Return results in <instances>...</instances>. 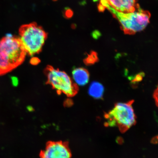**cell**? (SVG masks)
Returning <instances> with one entry per match:
<instances>
[{"instance_id": "obj_1", "label": "cell", "mask_w": 158, "mask_h": 158, "mask_svg": "<svg viewBox=\"0 0 158 158\" xmlns=\"http://www.w3.org/2000/svg\"><path fill=\"white\" fill-rule=\"evenodd\" d=\"M27 53L19 37L8 34L0 40V76L23 62Z\"/></svg>"}, {"instance_id": "obj_2", "label": "cell", "mask_w": 158, "mask_h": 158, "mask_svg": "<svg viewBox=\"0 0 158 158\" xmlns=\"http://www.w3.org/2000/svg\"><path fill=\"white\" fill-rule=\"evenodd\" d=\"M100 4L112 13L119 22L120 27L124 34L132 35L143 30L149 23L151 14L141 7L133 13L118 12L110 7L106 0H102Z\"/></svg>"}, {"instance_id": "obj_3", "label": "cell", "mask_w": 158, "mask_h": 158, "mask_svg": "<svg viewBox=\"0 0 158 158\" xmlns=\"http://www.w3.org/2000/svg\"><path fill=\"white\" fill-rule=\"evenodd\" d=\"M19 33L27 54L33 56L41 52L47 37L42 27L35 23L23 25L20 27Z\"/></svg>"}, {"instance_id": "obj_4", "label": "cell", "mask_w": 158, "mask_h": 158, "mask_svg": "<svg viewBox=\"0 0 158 158\" xmlns=\"http://www.w3.org/2000/svg\"><path fill=\"white\" fill-rule=\"evenodd\" d=\"M134 101L119 102L105 114L106 124L110 126H117L120 132L124 133L135 124L136 116L132 105Z\"/></svg>"}, {"instance_id": "obj_5", "label": "cell", "mask_w": 158, "mask_h": 158, "mask_svg": "<svg viewBox=\"0 0 158 158\" xmlns=\"http://www.w3.org/2000/svg\"><path fill=\"white\" fill-rule=\"evenodd\" d=\"M47 73L48 82L57 92L68 96H73L76 94V85L66 73L49 67Z\"/></svg>"}, {"instance_id": "obj_6", "label": "cell", "mask_w": 158, "mask_h": 158, "mask_svg": "<svg viewBox=\"0 0 158 158\" xmlns=\"http://www.w3.org/2000/svg\"><path fill=\"white\" fill-rule=\"evenodd\" d=\"M40 158H72V153L68 142L49 141L39 154Z\"/></svg>"}, {"instance_id": "obj_7", "label": "cell", "mask_w": 158, "mask_h": 158, "mask_svg": "<svg viewBox=\"0 0 158 158\" xmlns=\"http://www.w3.org/2000/svg\"><path fill=\"white\" fill-rule=\"evenodd\" d=\"M108 5L118 12L133 13L140 7L138 0H106Z\"/></svg>"}, {"instance_id": "obj_8", "label": "cell", "mask_w": 158, "mask_h": 158, "mask_svg": "<svg viewBox=\"0 0 158 158\" xmlns=\"http://www.w3.org/2000/svg\"><path fill=\"white\" fill-rule=\"evenodd\" d=\"M72 81L74 85L80 86L86 85L89 81L88 71L83 68H74L72 72Z\"/></svg>"}, {"instance_id": "obj_9", "label": "cell", "mask_w": 158, "mask_h": 158, "mask_svg": "<svg viewBox=\"0 0 158 158\" xmlns=\"http://www.w3.org/2000/svg\"><path fill=\"white\" fill-rule=\"evenodd\" d=\"M104 88L102 85L98 82L91 83L88 89V94L94 98L98 99L103 96Z\"/></svg>"}, {"instance_id": "obj_10", "label": "cell", "mask_w": 158, "mask_h": 158, "mask_svg": "<svg viewBox=\"0 0 158 158\" xmlns=\"http://www.w3.org/2000/svg\"><path fill=\"white\" fill-rule=\"evenodd\" d=\"M98 59L97 53L94 51H92L90 54L88 55L87 58L85 59L84 62L87 64H93L98 61Z\"/></svg>"}, {"instance_id": "obj_11", "label": "cell", "mask_w": 158, "mask_h": 158, "mask_svg": "<svg viewBox=\"0 0 158 158\" xmlns=\"http://www.w3.org/2000/svg\"><path fill=\"white\" fill-rule=\"evenodd\" d=\"M63 15L65 18L69 19L72 17L73 15V12L72 9L69 7H66L63 12Z\"/></svg>"}, {"instance_id": "obj_12", "label": "cell", "mask_w": 158, "mask_h": 158, "mask_svg": "<svg viewBox=\"0 0 158 158\" xmlns=\"http://www.w3.org/2000/svg\"><path fill=\"white\" fill-rule=\"evenodd\" d=\"M153 97L154 100H155L156 105L158 108V85L157 88L154 92Z\"/></svg>"}, {"instance_id": "obj_13", "label": "cell", "mask_w": 158, "mask_h": 158, "mask_svg": "<svg viewBox=\"0 0 158 158\" xmlns=\"http://www.w3.org/2000/svg\"><path fill=\"white\" fill-rule=\"evenodd\" d=\"M40 62V60L36 57H33L30 60L31 64L34 65L38 64Z\"/></svg>"}, {"instance_id": "obj_14", "label": "cell", "mask_w": 158, "mask_h": 158, "mask_svg": "<svg viewBox=\"0 0 158 158\" xmlns=\"http://www.w3.org/2000/svg\"><path fill=\"white\" fill-rule=\"evenodd\" d=\"M100 33L98 31H95L92 33V36L94 39H97L100 36Z\"/></svg>"}, {"instance_id": "obj_15", "label": "cell", "mask_w": 158, "mask_h": 158, "mask_svg": "<svg viewBox=\"0 0 158 158\" xmlns=\"http://www.w3.org/2000/svg\"><path fill=\"white\" fill-rule=\"evenodd\" d=\"M98 11L100 12H103L106 9L103 6L99 3L98 6Z\"/></svg>"}, {"instance_id": "obj_16", "label": "cell", "mask_w": 158, "mask_h": 158, "mask_svg": "<svg viewBox=\"0 0 158 158\" xmlns=\"http://www.w3.org/2000/svg\"><path fill=\"white\" fill-rule=\"evenodd\" d=\"M94 2H96L97 1H98V0H93Z\"/></svg>"}, {"instance_id": "obj_17", "label": "cell", "mask_w": 158, "mask_h": 158, "mask_svg": "<svg viewBox=\"0 0 158 158\" xmlns=\"http://www.w3.org/2000/svg\"><path fill=\"white\" fill-rule=\"evenodd\" d=\"M52 1H57V0H52Z\"/></svg>"}]
</instances>
